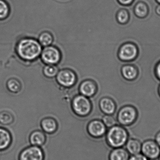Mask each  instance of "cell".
Segmentation results:
<instances>
[{"label":"cell","mask_w":160,"mask_h":160,"mask_svg":"<svg viewBox=\"0 0 160 160\" xmlns=\"http://www.w3.org/2000/svg\"><path fill=\"white\" fill-rule=\"evenodd\" d=\"M42 47L38 40L34 38H24L18 43L17 52L24 61H34L38 59L41 54Z\"/></svg>","instance_id":"6da1fadb"},{"label":"cell","mask_w":160,"mask_h":160,"mask_svg":"<svg viewBox=\"0 0 160 160\" xmlns=\"http://www.w3.org/2000/svg\"><path fill=\"white\" fill-rule=\"evenodd\" d=\"M129 133L122 126L115 125L110 128L106 134L108 144L113 148L123 147L128 140Z\"/></svg>","instance_id":"7a4b0ae2"},{"label":"cell","mask_w":160,"mask_h":160,"mask_svg":"<svg viewBox=\"0 0 160 160\" xmlns=\"http://www.w3.org/2000/svg\"><path fill=\"white\" fill-rule=\"evenodd\" d=\"M138 117V112L135 107L130 105L121 107L117 114V120L122 126L128 127L135 123Z\"/></svg>","instance_id":"3957f363"},{"label":"cell","mask_w":160,"mask_h":160,"mask_svg":"<svg viewBox=\"0 0 160 160\" xmlns=\"http://www.w3.org/2000/svg\"><path fill=\"white\" fill-rule=\"evenodd\" d=\"M72 108L74 112L80 117L88 115L92 109L90 101L87 97L82 95L76 96L72 102Z\"/></svg>","instance_id":"277c9868"},{"label":"cell","mask_w":160,"mask_h":160,"mask_svg":"<svg viewBox=\"0 0 160 160\" xmlns=\"http://www.w3.org/2000/svg\"><path fill=\"white\" fill-rule=\"evenodd\" d=\"M139 51L136 45L132 42H126L118 49V55L120 61L130 62L134 61L138 55Z\"/></svg>","instance_id":"5b68a950"},{"label":"cell","mask_w":160,"mask_h":160,"mask_svg":"<svg viewBox=\"0 0 160 160\" xmlns=\"http://www.w3.org/2000/svg\"><path fill=\"white\" fill-rule=\"evenodd\" d=\"M42 62L47 65H56L61 62L62 54L60 49L55 46L46 47L41 53Z\"/></svg>","instance_id":"8992f818"},{"label":"cell","mask_w":160,"mask_h":160,"mask_svg":"<svg viewBox=\"0 0 160 160\" xmlns=\"http://www.w3.org/2000/svg\"><path fill=\"white\" fill-rule=\"evenodd\" d=\"M141 153L149 160H157L160 155V147L155 140L147 139L142 143Z\"/></svg>","instance_id":"52a82bcc"},{"label":"cell","mask_w":160,"mask_h":160,"mask_svg":"<svg viewBox=\"0 0 160 160\" xmlns=\"http://www.w3.org/2000/svg\"><path fill=\"white\" fill-rule=\"evenodd\" d=\"M56 79L57 82L65 88L73 86L77 81L76 73L69 69H62L59 71Z\"/></svg>","instance_id":"ba28073f"},{"label":"cell","mask_w":160,"mask_h":160,"mask_svg":"<svg viewBox=\"0 0 160 160\" xmlns=\"http://www.w3.org/2000/svg\"><path fill=\"white\" fill-rule=\"evenodd\" d=\"M45 155L40 147L32 146L23 149L20 154L19 160H44Z\"/></svg>","instance_id":"9c48e42d"},{"label":"cell","mask_w":160,"mask_h":160,"mask_svg":"<svg viewBox=\"0 0 160 160\" xmlns=\"http://www.w3.org/2000/svg\"><path fill=\"white\" fill-rule=\"evenodd\" d=\"M88 132L92 137L99 138L105 134L106 127L102 121L100 120H92L88 125Z\"/></svg>","instance_id":"30bf717a"},{"label":"cell","mask_w":160,"mask_h":160,"mask_svg":"<svg viewBox=\"0 0 160 160\" xmlns=\"http://www.w3.org/2000/svg\"><path fill=\"white\" fill-rule=\"evenodd\" d=\"M79 91L83 96L90 98L96 94L97 87L93 81L85 80L80 84Z\"/></svg>","instance_id":"8fae6325"},{"label":"cell","mask_w":160,"mask_h":160,"mask_svg":"<svg viewBox=\"0 0 160 160\" xmlns=\"http://www.w3.org/2000/svg\"><path fill=\"white\" fill-rule=\"evenodd\" d=\"M100 108L102 112L105 114L112 115L116 110V105L112 99L109 98H103L99 102Z\"/></svg>","instance_id":"7c38bea8"},{"label":"cell","mask_w":160,"mask_h":160,"mask_svg":"<svg viewBox=\"0 0 160 160\" xmlns=\"http://www.w3.org/2000/svg\"><path fill=\"white\" fill-rule=\"evenodd\" d=\"M121 73L123 78L128 81H133L136 79L139 73L137 68L130 64L123 65L121 67Z\"/></svg>","instance_id":"4fadbf2b"},{"label":"cell","mask_w":160,"mask_h":160,"mask_svg":"<svg viewBox=\"0 0 160 160\" xmlns=\"http://www.w3.org/2000/svg\"><path fill=\"white\" fill-rule=\"evenodd\" d=\"M142 143L137 138H130L126 144V149L129 154L132 155L140 154L142 152Z\"/></svg>","instance_id":"5bb4252c"},{"label":"cell","mask_w":160,"mask_h":160,"mask_svg":"<svg viewBox=\"0 0 160 160\" xmlns=\"http://www.w3.org/2000/svg\"><path fill=\"white\" fill-rule=\"evenodd\" d=\"M42 129L46 133H53L57 131L58 123L57 121L52 118H46L41 122Z\"/></svg>","instance_id":"9a60e30c"},{"label":"cell","mask_w":160,"mask_h":160,"mask_svg":"<svg viewBox=\"0 0 160 160\" xmlns=\"http://www.w3.org/2000/svg\"><path fill=\"white\" fill-rule=\"evenodd\" d=\"M29 139L32 145L41 147L46 142V136L43 132L36 130L31 133Z\"/></svg>","instance_id":"2e32d148"},{"label":"cell","mask_w":160,"mask_h":160,"mask_svg":"<svg viewBox=\"0 0 160 160\" xmlns=\"http://www.w3.org/2000/svg\"><path fill=\"white\" fill-rule=\"evenodd\" d=\"M12 137L10 132L5 129L0 128V150L6 149L10 146Z\"/></svg>","instance_id":"e0dca14e"},{"label":"cell","mask_w":160,"mask_h":160,"mask_svg":"<svg viewBox=\"0 0 160 160\" xmlns=\"http://www.w3.org/2000/svg\"><path fill=\"white\" fill-rule=\"evenodd\" d=\"M130 154L127 149L123 148H115L110 153V160H128Z\"/></svg>","instance_id":"ac0fdd59"},{"label":"cell","mask_w":160,"mask_h":160,"mask_svg":"<svg viewBox=\"0 0 160 160\" xmlns=\"http://www.w3.org/2000/svg\"><path fill=\"white\" fill-rule=\"evenodd\" d=\"M38 41L43 47L50 46L53 42V35L48 32H44L39 35Z\"/></svg>","instance_id":"d6986e66"},{"label":"cell","mask_w":160,"mask_h":160,"mask_svg":"<svg viewBox=\"0 0 160 160\" xmlns=\"http://www.w3.org/2000/svg\"><path fill=\"white\" fill-rule=\"evenodd\" d=\"M59 70L55 65H47L43 68V73L47 78H52L57 76Z\"/></svg>","instance_id":"ffe728a7"},{"label":"cell","mask_w":160,"mask_h":160,"mask_svg":"<svg viewBox=\"0 0 160 160\" xmlns=\"http://www.w3.org/2000/svg\"><path fill=\"white\" fill-rule=\"evenodd\" d=\"M134 14L139 18L146 17L148 12V8L146 4L143 2L138 3L134 8Z\"/></svg>","instance_id":"44dd1931"},{"label":"cell","mask_w":160,"mask_h":160,"mask_svg":"<svg viewBox=\"0 0 160 160\" xmlns=\"http://www.w3.org/2000/svg\"><path fill=\"white\" fill-rule=\"evenodd\" d=\"M116 20L120 24H127L129 20V13L125 9H121L116 14Z\"/></svg>","instance_id":"7402d4cb"},{"label":"cell","mask_w":160,"mask_h":160,"mask_svg":"<svg viewBox=\"0 0 160 160\" xmlns=\"http://www.w3.org/2000/svg\"><path fill=\"white\" fill-rule=\"evenodd\" d=\"M7 87L8 90L11 92L17 93L21 89V85L18 80L11 79L8 81Z\"/></svg>","instance_id":"603a6c76"},{"label":"cell","mask_w":160,"mask_h":160,"mask_svg":"<svg viewBox=\"0 0 160 160\" xmlns=\"http://www.w3.org/2000/svg\"><path fill=\"white\" fill-rule=\"evenodd\" d=\"M14 118L12 115L7 112L0 113V123L4 125H9L12 124Z\"/></svg>","instance_id":"cb8c5ba5"},{"label":"cell","mask_w":160,"mask_h":160,"mask_svg":"<svg viewBox=\"0 0 160 160\" xmlns=\"http://www.w3.org/2000/svg\"><path fill=\"white\" fill-rule=\"evenodd\" d=\"M102 122L107 128H110L116 124L117 120L114 117L106 114L102 118Z\"/></svg>","instance_id":"d4e9b609"},{"label":"cell","mask_w":160,"mask_h":160,"mask_svg":"<svg viewBox=\"0 0 160 160\" xmlns=\"http://www.w3.org/2000/svg\"><path fill=\"white\" fill-rule=\"evenodd\" d=\"M8 6L5 2L2 0H0V19L4 18L8 15Z\"/></svg>","instance_id":"484cf974"},{"label":"cell","mask_w":160,"mask_h":160,"mask_svg":"<svg viewBox=\"0 0 160 160\" xmlns=\"http://www.w3.org/2000/svg\"><path fill=\"white\" fill-rule=\"evenodd\" d=\"M128 160H150L144 156L142 153L137 154V155H132L131 157H129Z\"/></svg>","instance_id":"4316f807"},{"label":"cell","mask_w":160,"mask_h":160,"mask_svg":"<svg viewBox=\"0 0 160 160\" xmlns=\"http://www.w3.org/2000/svg\"><path fill=\"white\" fill-rule=\"evenodd\" d=\"M155 73L157 78L160 81V61L157 64L155 67Z\"/></svg>","instance_id":"83f0119b"},{"label":"cell","mask_w":160,"mask_h":160,"mask_svg":"<svg viewBox=\"0 0 160 160\" xmlns=\"http://www.w3.org/2000/svg\"><path fill=\"white\" fill-rule=\"evenodd\" d=\"M120 4L123 6H128L132 2L133 0H117Z\"/></svg>","instance_id":"f1b7e54d"},{"label":"cell","mask_w":160,"mask_h":160,"mask_svg":"<svg viewBox=\"0 0 160 160\" xmlns=\"http://www.w3.org/2000/svg\"><path fill=\"white\" fill-rule=\"evenodd\" d=\"M155 141L160 147V130L156 133L155 137Z\"/></svg>","instance_id":"f546056e"},{"label":"cell","mask_w":160,"mask_h":160,"mask_svg":"<svg viewBox=\"0 0 160 160\" xmlns=\"http://www.w3.org/2000/svg\"><path fill=\"white\" fill-rule=\"evenodd\" d=\"M156 12L158 15L160 16V5H158L156 8Z\"/></svg>","instance_id":"4dcf8cb0"},{"label":"cell","mask_w":160,"mask_h":160,"mask_svg":"<svg viewBox=\"0 0 160 160\" xmlns=\"http://www.w3.org/2000/svg\"><path fill=\"white\" fill-rule=\"evenodd\" d=\"M158 93H159V96L160 97V84L159 85V88H158Z\"/></svg>","instance_id":"1f68e13d"},{"label":"cell","mask_w":160,"mask_h":160,"mask_svg":"<svg viewBox=\"0 0 160 160\" xmlns=\"http://www.w3.org/2000/svg\"><path fill=\"white\" fill-rule=\"evenodd\" d=\"M157 1H158V2L160 3V0H157Z\"/></svg>","instance_id":"d6a6232c"},{"label":"cell","mask_w":160,"mask_h":160,"mask_svg":"<svg viewBox=\"0 0 160 160\" xmlns=\"http://www.w3.org/2000/svg\"><path fill=\"white\" fill-rule=\"evenodd\" d=\"M158 160H160V156H159V158H158Z\"/></svg>","instance_id":"836d02e7"}]
</instances>
